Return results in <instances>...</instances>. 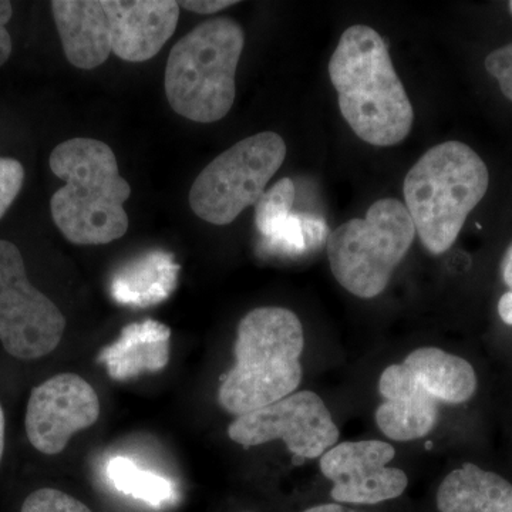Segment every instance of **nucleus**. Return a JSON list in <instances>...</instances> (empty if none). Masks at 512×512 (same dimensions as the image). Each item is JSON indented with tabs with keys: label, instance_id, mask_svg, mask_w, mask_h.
Instances as JSON below:
<instances>
[{
	"label": "nucleus",
	"instance_id": "nucleus-18",
	"mask_svg": "<svg viewBox=\"0 0 512 512\" xmlns=\"http://www.w3.org/2000/svg\"><path fill=\"white\" fill-rule=\"evenodd\" d=\"M330 231L322 218L312 214H292L262 247L269 254L305 256L328 244Z\"/></svg>",
	"mask_w": 512,
	"mask_h": 512
},
{
	"label": "nucleus",
	"instance_id": "nucleus-22",
	"mask_svg": "<svg viewBox=\"0 0 512 512\" xmlns=\"http://www.w3.org/2000/svg\"><path fill=\"white\" fill-rule=\"evenodd\" d=\"M25 181V168L20 161L10 157H0V220L8 212L10 205L18 198Z\"/></svg>",
	"mask_w": 512,
	"mask_h": 512
},
{
	"label": "nucleus",
	"instance_id": "nucleus-17",
	"mask_svg": "<svg viewBox=\"0 0 512 512\" xmlns=\"http://www.w3.org/2000/svg\"><path fill=\"white\" fill-rule=\"evenodd\" d=\"M178 271L173 256L157 252L121 271L111 285V293L123 305H153L173 292Z\"/></svg>",
	"mask_w": 512,
	"mask_h": 512
},
{
	"label": "nucleus",
	"instance_id": "nucleus-6",
	"mask_svg": "<svg viewBox=\"0 0 512 512\" xmlns=\"http://www.w3.org/2000/svg\"><path fill=\"white\" fill-rule=\"evenodd\" d=\"M245 33L234 19L205 20L175 43L165 67V94L175 113L194 123L224 119L237 96Z\"/></svg>",
	"mask_w": 512,
	"mask_h": 512
},
{
	"label": "nucleus",
	"instance_id": "nucleus-4",
	"mask_svg": "<svg viewBox=\"0 0 512 512\" xmlns=\"http://www.w3.org/2000/svg\"><path fill=\"white\" fill-rule=\"evenodd\" d=\"M488 187L490 173L483 158L461 141L437 144L410 168L403 184L404 205L430 254H446L453 247Z\"/></svg>",
	"mask_w": 512,
	"mask_h": 512
},
{
	"label": "nucleus",
	"instance_id": "nucleus-27",
	"mask_svg": "<svg viewBox=\"0 0 512 512\" xmlns=\"http://www.w3.org/2000/svg\"><path fill=\"white\" fill-rule=\"evenodd\" d=\"M501 275H503L504 284L512 291V244L505 251L501 261Z\"/></svg>",
	"mask_w": 512,
	"mask_h": 512
},
{
	"label": "nucleus",
	"instance_id": "nucleus-3",
	"mask_svg": "<svg viewBox=\"0 0 512 512\" xmlns=\"http://www.w3.org/2000/svg\"><path fill=\"white\" fill-rule=\"evenodd\" d=\"M303 348L305 333L295 312L264 306L247 313L237 329L235 365L221 377L222 409L244 416L295 393Z\"/></svg>",
	"mask_w": 512,
	"mask_h": 512
},
{
	"label": "nucleus",
	"instance_id": "nucleus-23",
	"mask_svg": "<svg viewBox=\"0 0 512 512\" xmlns=\"http://www.w3.org/2000/svg\"><path fill=\"white\" fill-rule=\"evenodd\" d=\"M485 70L500 84V90L512 101V42L485 57Z\"/></svg>",
	"mask_w": 512,
	"mask_h": 512
},
{
	"label": "nucleus",
	"instance_id": "nucleus-25",
	"mask_svg": "<svg viewBox=\"0 0 512 512\" xmlns=\"http://www.w3.org/2000/svg\"><path fill=\"white\" fill-rule=\"evenodd\" d=\"M237 3V0H201V2H198V0H190V2L184 0V2H178V5H180V8L198 13V15H215V13L231 8Z\"/></svg>",
	"mask_w": 512,
	"mask_h": 512
},
{
	"label": "nucleus",
	"instance_id": "nucleus-28",
	"mask_svg": "<svg viewBox=\"0 0 512 512\" xmlns=\"http://www.w3.org/2000/svg\"><path fill=\"white\" fill-rule=\"evenodd\" d=\"M303 512H359L355 510H350L348 507H343L340 504H322L316 505V507L308 508Z\"/></svg>",
	"mask_w": 512,
	"mask_h": 512
},
{
	"label": "nucleus",
	"instance_id": "nucleus-20",
	"mask_svg": "<svg viewBox=\"0 0 512 512\" xmlns=\"http://www.w3.org/2000/svg\"><path fill=\"white\" fill-rule=\"evenodd\" d=\"M295 197V183L291 178H282L256 202L255 224L264 239L271 237L288 220Z\"/></svg>",
	"mask_w": 512,
	"mask_h": 512
},
{
	"label": "nucleus",
	"instance_id": "nucleus-12",
	"mask_svg": "<svg viewBox=\"0 0 512 512\" xmlns=\"http://www.w3.org/2000/svg\"><path fill=\"white\" fill-rule=\"evenodd\" d=\"M396 456L392 444L380 440L343 441L319 460L323 476L332 481L330 497L338 503L373 505L394 500L406 491L409 478L389 467Z\"/></svg>",
	"mask_w": 512,
	"mask_h": 512
},
{
	"label": "nucleus",
	"instance_id": "nucleus-13",
	"mask_svg": "<svg viewBox=\"0 0 512 512\" xmlns=\"http://www.w3.org/2000/svg\"><path fill=\"white\" fill-rule=\"evenodd\" d=\"M110 23L111 50L124 62L143 63L163 49L177 29L174 0H103Z\"/></svg>",
	"mask_w": 512,
	"mask_h": 512
},
{
	"label": "nucleus",
	"instance_id": "nucleus-21",
	"mask_svg": "<svg viewBox=\"0 0 512 512\" xmlns=\"http://www.w3.org/2000/svg\"><path fill=\"white\" fill-rule=\"evenodd\" d=\"M20 512H93L82 501L72 495L55 490L40 488L26 498Z\"/></svg>",
	"mask_w": 512,
	"mask_h": 512
},
{
	"label": "nucleus",
	"instance_id": "nucleus-10",
	"mask_svg": "<svg viewBox=\"0 0 512 512\" xmlns=\"http://www.w3.org/2000/svg\"><path fill=\"white\" fill-rule=\"evenodd\" d=\"M228 436L247 448L281 440L293 457L313 460L335 447L340 433L322 397L303 390L237 417Z\"/></svg>",
	"mask_w": 512,
	"mask_h": 512
},
{
	"label": "nucleus",
	"instance_id": "nucleus-8",
	"mask_svg": "<svg viewBox=\"0 0 512 512\" xmlns=\"http://www.w3.org/2000/svg\"><path fill=\"white\" fill-rule=\"evenodd\" d=\"M285 158L284 138L274 131L238 141L195 178L190 190L192 212L208 224H232L258 202Z\"/></svg>",
	"mask_w": 512,
	"mask_h": 512
},
{
	"label": "nucleus",
	"instance_id": "nucleus-11",
	"mask_svg": "<svg viewBox=\"0 0 512 512\" xmlns=\"http://www.w3.org/2000/svg\"><path fill=\"white\" fill-rule=\"evenodd\" d=\"M100 417V400L92 384L76 373H60L30 393L26 434L46 456L62 453L73 434L92 427Z\"/></svg>",
	"mask_w": 512,
	"mask_h": 512
},
{
	"label": "nucleus",
	"instance_id": "nucleus-26",
	"mask_svg": "<svg viewBox=\"0 0 512 512\" xmlns=\"http://www.w3.org/2000/svg\"><path fill=\"white\" fill-rule=\"evenodd\" d=\"M498 313L504 323L512 326V291L505 292L498 302Z\"/></svg>",
	"mask_w": 512,
	"mask_h": 512
},
{
	"label": "nucleus",
	"instance_id": "nucleus-16",
	"mask_svg": "<svg viewBox=\"0 0 512 512\" xmlns=\"http://www.w3.org/2000/svg\"><path fill=\"white\" fill-rule=\"evenodd\" d=\"M439 512H512V485L473 463L451 471L437 491Z\"/></svg>",
	"mask_w": 512,
	"mask_h": 512
},
{
	"label": "nucleus",
	"instance_id": "nucleus-24",
	"mask_svg": "<svg viewBox=\"0 0 512 512\" xmlns=\"http://www.w3.org/2000/svg\"><path fill=\"white\" fill-rule=\"evenodd\" d=\"M12 15V3L8 0H0V67L8 62L10 55H12V37L6 29Z\"/></svg>",
	"mask_w": 512,
	"mask_h": 512
},
{
	"label": "nucleus",
	"instance_id": "nucleus-19",
	"mask_svg": "<svg viewBox=\"0 0 512 512\" xmlns=\"http://www.w3.org/2000/svg\"><path fill=\"white\" fill-rule=\"evenodd\" d=\"M107 477L121 494L130 495L153 507H160L174 497V487L170 480L141 470L126 457H114L110 460L107 464Z\"/></svg>",
	"mask_w": 512,
	"mask_h": 512
},
{
	"label": "nucleus",
	"instance_id": "nucleus-29",
	"mask_svg": "<svg viewBox=\"0 0 512 512\" xmlns=\"http://www.w3.org/2000/svg\"><path fill=\"white\" fill-rule=\"evenodd\" d=\"M3 451H5V413L0 404V461H2Z\"/></svg>",
	"mask_w": 512,
	"mask_h": 512
},
{
	"label": "nucleus",
	"instance_id": "nucleus-7",
	"mask_svg": "<svg viewBox=\"0 0 512 512\" xmlns=\"http://www.w3.org/2000/svg\"><path fill=\"white\" fill-rule=\"evenodd\" d=\"M416 238L406 205L396 198L373 202L366 218H355L330 232V271L339 285L360 299L384 292Z\"/></svg>",
	"mask_w": 512,
	"mask_h": 512
},
{
	"label": "nucleus",
	"instance_id": "nucleus-1",
	"mask_svg": "<svg viewBox=\"0 0 512 512\" xmlns=\"http://www.w3.org/2000/svg\"><path fill=\"white\" fill-rule=\"evenodd\" d=\"M343 119L360 140L393 147L409 137L414 110L386 42L370 26H350L329 60Z\"/></svg>",
	"mask_w": 512,
	"mask_h": 512
},
{
	"label": "nucleus",
	"instance_id": "nucleus-14",
	"mask_svg": "<svg viewBox=\"0 0 512 512\" xmlns=\"http://www.w3.org/2000/svg\"><path fill=\"white\" fill-rule=\"evenodd\" d=\"M50 6L67 60L82 70L106 63L113 50L103 0H55Z\"/></svg>",
	"mask_w": 512,
	"mask_h": 512
},
{
	"label": "nucleus",
	"instance_id": "nucleus-2",
	"mask_svg": "<svg viewBox=\"0 0 512 512\" xmlns=\"http://www.w3.org/2000/svg\"><path fill=\"white\" fill-rule=\"evenodd\" d=\"M50 170L64 187L50 200L53 221L74 245H106L126 235L124 204L130 184L121 177L116 154L93 138H72L52 151Z\"/></svg>",
	"mask_w": 512,
	"mask_h": 512
},
{
	"label": "nucleus",
	"instance_id": "nucleus-30",
	"mask_svg": "<svg viewBox=\"0 0 512 512\" xmlns=\"http://www.w3.org/2000/svg\"><path fill=\"white\" fill-rule=\"evenodd\" d=\"M510 9H511V12H512V2H510Z\"/></svg>",
	"mask_w": 512,
	"mask_h": 512
},
{
	"label": "nucleus",
	"instance_id": "nucleus-9",
	"mask_svg": "<svg viewBox=\"0 0 512 512\" xmlns=\"http://www.w3.org/2000/svg\"><path fill=\"white\" fill-rule=\"evenodd\" d=\"M66 318L30 284L19 248L0 239V342L10 356L35 360L59 346Z\"/></svg>",
	"mask_w": 512,
	"mask_h": 512
},
{
	"label": "nucleus",
	"instance_id": "nucleus-5",
	"mask_svg": "<svg viewBox=\"0 0 512 512\" xmlns=\"http://www.w3.org/2000/svg\"><path fill=\"white\" fill-rule=\"evenodd\" d=\"M477 390L474 367L439 348L413 350L402 363L384 369L376 424L387 439H423L436 427L440 403H466Z\"/></svg>",
	"mask_w": 512,
	"mask_h": 512
},
{
	"label": "nucleus",
	"instance_id": "nucleus-15",
	"mask_svg": "<svg viewBox=\"0 0 512 512\" xmlns=\"http://www.w3.org/2000/svg\"><path fill=\"white\" fill-rule=\"evenodd\" d=\"M170 338V328L157 320L131 323L121 330L120 338L113 345L104 348L99 362L114 380L158 372L170 360Z\"/></svg>",
	"mask_w": 512,
	"mask_h": 512
}]
</instances>
